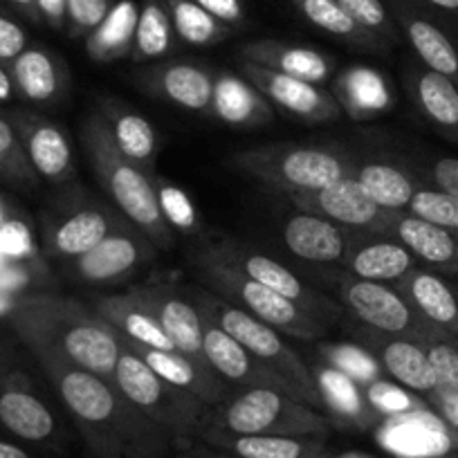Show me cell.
Here are the masks:
<instances>
[{
	"label": "cell",
	"mask_w": 458,
	"mask_h": 458,
	"mask_svg": "<svg viewBox=\"0 0 458 458\" xmlns=\"http://www.w3.org/2000/svg\"><path fill=\"white\" fill-rule=\"evenodd\" d=\"M140 7L133 0L114 3L104 21L86 37V52L95 64H113L131 56Z\"/></svg>",
	"instance_id": "d590c367"
},
{
	"label": "cell",
	"mask_w": 458,
	"mask_h": 458,
	"mask_svg": "<svg viewBox=\"0 0 458 458\" xmlns=\"http://www.w3.org/2000/svg\"><path fill=\"white\" fill-rule=\"evenodd\" d=\"M360 344L367 346L380 362L385 377L398 382L411 394L429 400L436 394V376L425 344L407 337H394L367 328L360 333Z\"/></svg>",
	"instance_id": "e0dca14e"
},
{
	"label": "cell",
	"mask_w": 458,
	"mask_h": 458,
	"mask_svg": "<svg viewBox=\"0 0 458 458\" xmlns=\"http://www.w3.org/2000/svg\"><path fill=\"white\" fill-rule=\"evenodd\" d=\"M200 310V308H198ZM202 346L209 367L236 389H276L293 395L284 377L266 367L257 355L250 353L243 344L236 342L227 330L220 328L207 312H202Z\"/></svg>",
	"instance_id": "2e32d148"
},
{
	"label": "cell",
	"mask_w": 458,
	"mask_h": 458,
	"mask_svg": "<svg viewBox=\"0 0 458 458\" xmlns=\"http://www.w3.org/2000/svg\"><path fill=\"white\" fill-rule=\"evenodd\" d=\"M126 349L133 351L135 355L144 360L162 380H166L169 385L178 386V389L187 391V394L196 395L202 403H207L209 407L223 403L229 395V385L214 371V369L200 367V364L191 362L189 358L180 355L178 351H157V349H144L138 344H131L126 339Z\"/></svg>",
	"instance_id": "4316f807"
},
{
	"label": "cell",
	"mask_w": 458,
	"mask_h": 458,
	"mask_svg": "<svg viewBox=\"0 0 458 458\" xmlns=\"http://www.w3.org/2000/svg\"><path fill=\"white\" fill-rule=\"evenodd\" d=\"M391 236L398 239L418 263L443 276H458V234L418 216L400 211Z\"/></svg>",
	"instance_id": "83f0119b"
},
{
	"label": "cell",
	"mask_w": 458,
	"mask_h": 458,
	"mask_svg": "<svg viewBox=\"0 0 458 458\" xmlns=\"http://www.w3.org/2000/svg\"><path fill=\"white\" fill-rule=\"evenodd\" d=\"M165 5L169 10L175 37L187 46H216L232 34V28L227 23L211 16L193 0H165Z\"/></svg>",
	"instance_id": "ab89813d"
},
{
	"label": "cell",
	"mask_w": 458,
	"mask_h": 458,
	"mask_svg": "<svg viewBox=\"0 0 458 458\" xmlns=\"http://www.w3.org/2000/svg\"><path fill=\"white\" fill-rule=\"evenodd\" d=\"M420 5H425L427 10L436 12V14H443L447 19L458 21V0H418Z\"/></svg>",
	"instance_id": "11a10c76"
},
{
	"label": "cell",
	"mask_w": 458,
	"mask_h": 458,
	"mask_svg": "<svg viewBox=\"0 0 458 458\" xmlns=\"http://www.w3.org/2000/svg\"><path fill=\"white\" fill-rule=\"evenodd\" d=\"M342 306L351 312L367 328L394 337L416 339L420 344H429L440 337L443 330L434 328L427 319H422L411 303L400 294L394 284H377V281H362L355 276L344 275L339 284Z\"/></svg>",
	"instance_id": "9c48e42d"
},
{
	"label": "cell",
	"mask_w": 458,
	"mask_h": 458,
	"mask_svg": "<svg viewBox=\"0 0 458 458\" xmlns=\"http://www.w3.org/2000/svg\"><path fill=\"white\" fill-rule=\"evenodd\" d=\"M207 114L232 129H261L275 122V108L241 72H216Z\"/></svg>",
	"instance_id": "7402d4cb"
},
{
	"label": "cell",
	"mask_w": 458,
	"mask_h": 458,
	"mask_svg": "<svg viewBox=\"0 0 458 458\" xmlns=\"http://www.w3.org/2000/svg\"><path fill=\"white\" fill-rule=\"evenodd\" d=\"M209 257L218 259V261L229 263L234 266L236 270H241L243 275H248L250 279L259 281V284L267 285L270 290H275L281 297L290 299L293 303H297L299 308H303L310 315L319 317L324 321H335L342 312L339 303L330 301L328 297H324L321 293L312 290L310 285L303 284L293 270L279 263L276 259L267 257V254L250 252V250L239 248V245H209V248L202 250Z\"/></svg>",
	"instance_id": "5bb4252c"
},
{
	"label": "cell",
	"mask_w": 458,
	"mask_h": 458,
	"mask_svg": "<svg viewBox=\"0 0 458 458\" xmlns=\"http://www.w3.org/2000/svg\"><path fill=\"white\" fill-rule=\"evenodd\" d=\"M140 90L175 108L207 113L216 83V70L200 61H157L133 74Z\"/></svg>",
	"instance_id": "9a60e30c"
},
{
	"label": "cell",
	"mask_w": 458,
	"mask_h": 458,
	"mask_svg": "<svg viewBox=\"0 0 458 458\" xmlns=\"http://www.w3.org/2000/svg\"><path fill=\"white\" fill-rule=\"evenodd\" d=\"M232 169L284 193L301 196L328 187L355 171L358 162L339 147L308 144H263L229 157Z\"/></svg>",
	"instance_id": "277c9868"
},
{
	"label": "cell",
	"mask_w": 458,
	"mask_h": 458,
	"mask_svg": "<svg viewBox=\"0 0 458 458\" xmlns=\"http://www.w3.org/2000/svg\"><path fill=\"white\" fill-rule=\"evenodd\" d=\"M14 90L32 104H56L68 92L70 74L64 61L43 46H28L10 64Z\"/></svg>",
	"instance_id": "4dcf8cb0"
},
{
	"label": "cell",
	"mask_w": 458,
	"mask_h": 458,
	"mask_svg": "<svg viewBox=\"0 0 458 458\" xmlns=\"http://www.w3.org/2000/svg\"><path fill=\"white\" fill-rule=\"evenodd\" d=\"M92 310L106 324L113 326L126 342L138 344V346H144V349L175 351L174 344L169 342L166 333L162 330L160 321L151 312V308L135 294L133 288L129 293L99 297L95 306H92Z\"/></svg>",
	"instance_id": "f1b7e54d"
},
{
	"label": "cell",
	"mask_w": 458,
	"mask_h": 458,
	"mask_svg": "<svg viewBox=\"0 0 458 458\" xmlns=\"http://www.w3.org/2000/svg\"><path fill=\"white\" fill-rule=\"evenodd\" d=\"M174 41L175 32L165 0H144L129 59H133L135 64H151L169 55Z\"/></svg>",
	"instance_id": "f35d334b"
},
{
	"label": "cell",
	"mask_w": 458,
	"mask_h": 458,
	"mask_svg": "<svg viewBox=\"0 0 458 458\" xmlns=\"http://www.w3.org/2000/svg\"><path fill=\"white\" fill-rule=\"evenodd\" d=\"M427 404L438 413L449 429L458 434V395H431Z\"/></svg>",
	"instance_id": "f5cc1de1"
},
{
	"label": "cell",
	"mask_w": 458,
	"mask_h": 458,
	"mask_svg": "<svg viewBox=\"0 0 458 458\" xmlns=\"http://www.w3.org/2000/svg\"><path fill=\"white\" fill-rule=\"evenodd\" d=\"M205 427L241 436H319L333 429L328 418L276 389H236L209 409ZM202 427V429H205Z\"/></svg>",
	"instance_id": "5b68a950"
},
{
	"label": "cell",
	"mask_w": 458,
	"mask_h": 458,
	"mask_svg": "<svg viewBox=\"0 0 458 458\" xmlns=\"http://www.w3.org/2000/svg\"><path fill=\"white\" fill-rule=\"evenodd\" d=\"M407 214L418 216L427 223H434L458 234V198L443 191V189L418 184L416 193L407 207Z\"/></svg>",
	"instance_id": "ee69618b"
},
{
	"label": "cell",
	"mask_w": 458,
	"mask_h": 458,
	"mask_svg": "<svg viewBox=\"0 0 458 458\" xmlns=\"http://www.w3.org/2000/svg\"><path fill=\"white\" fill-rule=\"evenodd\" d=\"M413 310L443 333L458 335V297L452 281L427 267H413L394 284Z\"/></svg>",
	"instance_id": "f546056e"
},
{
	"label": "cell",
	"mask_w": 458,
	"mask_h": 458,
	"mask_svg": "<svg viewBox=\"0 0 458 458\" xmlns=\"http://www.w3.org/2000/svg\"><path fill=\"white\" fill-rule=\"evenodd\" d=\"M290 202L299 211L324 216L344 229H358V232H371V234L391 236L395 218L400 211H386L364 191L353 174L342 180H335L328 187L317 191L290 196Z\"/></svg>",
	"instance_id": "8fae6325"
},
{
	"label": "cell",
	"mask_w": 458,
	"mask_h": 458,
	"mask_svg": "<svg viewBox=\"0 0 458 458\" xmlns=\"http://www.w3.org/2000/svg\"><path fill=\"white\" fill-rule=\"evenodd\" d=\"M407 86L413 106L449 142H458V83L449 77L416 65L407 72Z\"/></svg>",
	"instance_id": "1f68e13d"
},
{
	"label": "cell",
	"mask_w": 458,
	"mask_h": 458,
	"mask_svg": "<svg viewBox=\"0 0 458 458\" xmlns=\"http://www.w3.org/2000/svg\"><path fill=\"white\" fill-rule=\"evenodd\" d=\"M452 285L454 290H456V297H458V276H452Z\"/></svg>",
	"instance_id": "be15d7a7"
},
{
	"label": "cell",
	"mask_w": 458,
	"mask_h": 458,
	"mask_svg": "<svg viewBox=\"0 0 458 458\" xmlns=\"http://www.w3.org/2000/svg\"><path fill=\"white\" fill-rule=\"evenodd\" d=\"M0 425L25 443H52L56 418L37 394L23 385H10L0 394Z\"/></svg>",
	"instance_id": "e575fe53"
},
{
	"label": "cell",
	"mask_w": 458,
	"mask_h": 458,
	"mask_svg": "<svg viewBox=\"0 0 458 458\" xmlns=\"http://www.w3.org/2000/svg\"><path fill=\"white\" fill-rule=\"evenodd\" d=\"M239 72L261 90L272 104V108H279L293 120L301 124H333L342 117L337 99L333 92L326 90L319 83L303 81V79L288 77V74L275 72V70L261 68L250 61L239 59Z\"/></svg>",
	"instance_id": "4fadbf2b"
},
{
	"label": "cell",
	"mask_w": 458,
	"mask_h": 458,
	"mask_svg": "<svg viewBox=\"0 0 458 458\" xmlns=\"http://www.w3.org/2000/svg\"><path fill=\"white\" fill-rule=\"evenodd\" d=\"M337 3L355 23L380 37L385 43L394 46L398 41L400 30L386 3H382V0H337Z\"/></svg>",
	"instance_id": "bcb514c9"
},
{
	"label": "cell",
	"mask_w": 458,
	"mask_h": 458,
	"mask_svg": "<svg viewBox=\"0 0 458 458\" xmlns=\"http://www.w3.org/2000/svg\"><path fill=\"white\" fill-rule=\"evenodd\" d=\"M353 175L362 184L364 191L386 211H407L418 182L395 165L386 162H367L355 165Z\"/></svg>",
	"instance_id": "74e56055"
},
{
	"label": "cell",
	"mask_w": 458,
	"mask_h": 458,
	"mask_svg": "<svg viewBox=\"0 0 458 458\" xmlns=\"http://www.w3.org/2000/svg\"><path fill=\"white\" fill-rule=\"evenodd\" d=\"M326 458H377V456H373V454L369 452H360V449H346V452H339V454L330 452Z\"/></svg>",
	"instance_id": "94428289"
},
{
	"label": "cell",
	"mask_w": 458,
	"mask_h": 458,
	"mask_svg": "<svg viewBox=\"0 0 458 458\" xmlns=\"http://www.w3.org/2000/svg\"><path fill=\"white\" fill-rule=\"evenodd\" d=\"M281 239L288 252L308 263H342L349 250V229L308 211L285 220Z\"/></svg>",
	"instance_id": "484cf974"
},
{
	"label": "cell",
	"mask_w": 458,
	"mask_h": 458,
	"mask_svg": "<svg viewBox=\"0 0 458 458\" xmlns=\"http://www.w3.org/2000/svg\"><path fill=\"white\" fill-rule=\"evenodd\" d=\"M0 458H32L23 447L10 443V440L0 438Z\"/></svg>",
	"instance_id": "91938a15"
},
{
	"label": "cell",
	"mask_w": 458,
	"mask_h": 458,
	"mask_svg": "<svg viewBox=\"0 0 458 458\" xmlns=\"http://www.w3.org/2000/svg\"><path fill=\"white\" fill-rule=\"evenodd\" d=\"M429 180L431 187H438L458 198V157H436L429 165Z\"/></svg>",
	"instance_id": "f907efd6"
},
{
	"label": "cell",
	"mask_w": 458,
	"mask_h": 458,
	"mask_svg": "<svg viewBox=\"0 0 458 458\" xmlns=\"http://www.w3.org/2000/svg\"><path fill=\"white\" fill-rule=\"evenodd\" d=\"M83 151L92 166L101 191L113 202L133 227L148 236L156 248L169 250L174 245V229L162 216L156 191V175H148L138 165L124 157L110 140L106 122L99 113H92L81 126Z\"/></svg>",
	"instance_id": "3957f363"
},
{
	"label": "cell",
	"mask_w": 458,
	"mask_h": 458,
	"mask_svg": "<svg viewBox=\"0 0 458 458\" xmlns=\"http://www.w3.org/2000/svg\"><path fill=\"white\" fill-rule=\"evenodd\" d=\"M156 245L138 227L122 220L90 252L70 261V275L83 285L110 288L129 281L156 254Z\"/></svg>",
	"instance_id": "30bf717a"
},
{
	"label": "cell",
	"mask_w": 458,
	"mask_h": 458,
	"mask_svg": "<svg viewBox=\"0 0 458 458\" xmlns=\"http://www.w3.org/2000/svg\"><path fill=\"white\" fill-rule=\"evenodd\" d=\"M196 270L202 284H207V288L214 290L220 299L234 303L236 308L257 317L263 324L272 326L281 335H290V337L299 339H317L328 328V321L310 315L290 299L281 297L267 285L250 279L248 275L236 270L234 266L218 261L209 254H198Z\"/></svg>",
	"instance_id": "52a82bcc"
},
{
	"label": "cell",
	"mask_w": 458,
	"mask_h": 458,
	"mask_svg": "<svg viewBox=\"0 0 458 458\" xmlns=\"http://www.w3.org/2000/svg\"><path fill=\"white\" fill-rule=\"evenodd\" d=\"M297 14L312 28L339 38L346 46H353L358 50L369 52H385L389 43L382 41L373 32L364 30L362 25L355 23L346 12L342 10L337 0H290Z\"/></svg>",
	"instance_id": "8d00e7d4"
},
{
	"label": "cell",
	"mask_w": 458,
	"mask_h": 458,
	"mask_svg": "<svg viewBox=\"0 0 458 458\" xmlns=\"http://www.w3.org/2000/svg\"><path fill=\"white\" fill-rule=\"evenodd\" d=\"M99 114L104 117L110 140H113L114 147L120 148L122 156L129 157L133 165L147 171L148 175H156L157 135L151 122L144 114L135 113L133 108L114 99L106 101Z\"/></svg>",
	"instance_id": "836d02e7"
},
{
	"label": "cell",
	"mask_w": 458,
	"mask_h": 458,
	"mask_svg": "<svg viewBox=\"0 0 458 458\" xmlns=\"http://www.w3.org/2000/svg\"><path fill=\"white\" fill-rule=\"evenodd\" d=\"M0 223H3V209H0Z\"/></svg>",
	"instance_id": "03108f58"
},
{
	"label": "cell",
	"mask_w": 458,
	"mask_h": 458,
	"mask_svg": "<svg viewBox=\"0 0 458 458\" xmlns=\"http://www.w3.org/2000/svg\"><path fill=\"white\" fill-rule=\"evenodd\" d=\"M386 7L420 65L458 83V28L452 19L427 10L418 0H389Z\"/></svg>",
	"instance_id": "7c38bea8"
},
{
	"label": "cell",
	"mask_w": 458,
	"mask_h": 458,
	"mask_svg": "<svg viewBox=\"0 0 458 458\" xmlns=\"http://www.w3.org/2000/svg\"><path fill=\"white\" fill-rule=\"evenodd\" d=\"M0 169L12 174L14 178L32 180V182L34 175H37V171L30 165L28 156H25L19 133H16L14 126L7 120H3V117H0Z\"/></svg>",
	"instance_id": "c3c4849f"
},
{
	"label": "cell",
	"mask_w": 458,
	"mask_h": 458,
	"mask_svg": "<svg viewBox=\"0 0 458 458\" xmlns=\"http://www.w3.org/2000/svg\"><path fill=\"white\" fill-rule=\"evenodd\" d=\"M198 440L232 458H326L330 454L319 436H241L205 427Z\"/></svg>",
	"instance_id": "d4e9b609"
},
{
	"label": "cell",
	"mask_w": 458,
	"mask_h": 458,
	"mask_svg": "<svg viewBox=\"0 0 458 458\" xmlns=\"http://www.w3.org/2000/svg\"><path fill=\"white\" fill-rule=\"evenodd\" d=\"M37 7L41 23L56 32L65 30V0H37Z\"/></svg>",
	"instance_id": "db71d44e"
},
{
	"label": "cell",
	"mask_w": 458,
	"mask_h": 458,
	"mask_svg": "<svg viewBox=\"0 0 458 458\" xmlns=\"http://www.w3.org/2000/svg\"><path fill=\"white\" fill-rule=\"evenodd\" d=\"M319 355L321 362L337 369L344 376L353 377L360 386L385 377L377 358L362 344H321Z\"/></svg>",
	"instance_id": "60d3db41"
},
{
	"label": "cell",
	"mask_w": 458,
	"mask_h": 458,
	"mask_svg": "<svg viewBox=\"0 0 458 458\" xmlns=\"http://www.w3.org/2000/svg\"><path fill=\"white\" fill-rule=\"evenodd\" d=\"M436 376L434 395H458V335L443 333L427 344Z\"/></svg>",
	"instance_id": "f6af8a7d"
},
{
	"label": "cell",
	"mask_w": 458,
	"mask_h": 458,
	"mask_svg": "<svg viewBox=\"0 0 458 458\" xmlns=\"http://www.w3.org/2000/svg\"><path fill=\"white\" fill-rule=\"evenodd\" d=\"M12 95H14V81L10 70H5V64H0V101H10Z\"/></svg>",
	"instance_id": "680465c9"
},
{
	"label": "cell",
	"mask_w": 458,
	"mask_h": 458,
	"mask_svg": "<svg viewBox=\"0 0 458 458\" xmlns=\"http://www.w3.org/2000/svg\"><path fill=\"white\" fill-rule=\"evenodd\" d=\"M171 458H232V456L225 452H220V449H214V447H209V445L202 443L200 447H193V449H189V452L175 454V456H171Z\"/></svg>",
	"instance_id": "9f6ffc18"
},
{
	"label": "cell",
	"mask_w": 458,
	"mask_h": 458,
	"mask_svg": "<svg viewBox=\"0 0 458 458\" xmlns=\"http://www.w3.org/2000/svg\"><path fill=\"white\" fill-rule=\"evenodd\" d=\"M236 56L241 61H250V64L261 65V68L303 79V81L319 83V86L328 81L335 70L333 59L326 56L324 52L310 46L279 41V38H257V41L243 43Z\"/></svg>",
	"instance_id": "cb8c5ba5"
},
{
	"label": "cell",
	"mask_w": 458,
	"mask_h": 458,
	"mask_svg": "<svg viewBox=\"0 0 458 458\" xmlns=\"http://www.w3.org/2000/svg\"><path fill=\"white\" fill-rule=\"evenodd\" d=\"M135 294L151 308L162 330L180 355L189 358L200 367H209L202 346V315L193 301L171 285H140Z\"/></svg>",
	"instance_id": "ac0fdd59"
},
{
	"label": "cell",
	"mask_w": 458,
	"mask_h": 458,
	"mask_svg": "<svg viewBox=\"0 0 458 458\" xmlns=\"http://www.w3.org/2000/svg\"><path fill=\"white\" fill-rule=\"evenodd\" d=\"M7 3H10L19 14H23L28 21H32V23H41L37 0H7Z\"/></svg>",
	"instance_id": "6f0895ef"
},
{
	"label": "cell",
	"mask_w": 458,
	"mask_h": 458,
	"mask_svg": "<svg viewBox=\"0 0 458 458\" xmlns=\"http://www.w3.org/2000/svg\"><path fill=\"white\" fill-rule=\"evenodd\" d=\"M41 364L97 458H157L174 443L113 382L64 362Z\"/></svg>",
	"instance_id": "6da1fadb"
},
{
	"label": "cell",
	"mask_w": 458,
	"mask_h": 458,
	"mask_svg": "<svg viewBox=\"0 0 458 458\" xmlns=\"http://www.w3.org/2000/svg\"><path fill=\"white\" fill-rule=\"evenodd\" d=\"M196 306L211 317L223 330H227L236 342H241L252 355H257L270 371L284 377L293 389L294 398L301 400L308 407L321 411V398L317 391L315 377L310 367L301 360V355L294 353L284 339L279 330L263 324L257 317L248 315L245 310L236 308L234 303L225 301L220 297L209 294H198Z\"/></svg>",
	"instance_id": "ba28073f"
},
{
	"label": "cell",
	"mask_w": 458,
	"mask_h": 458,
	"mask_svg": "<svg viewBox=\"0 0 458 458\" xmlns=\"http://www.w3.org/2000/svg\"><path fill=\"white\" fill-rule=\"evenodd\" d=\"M156 191L162 216H165L166 225L174 229V234L178 232V234L191 236L200 232V214H198L196 205L184 189L156 175Z\"/></svg>",
	"instance_id": "b9f144b4"
},
{
	"label": "cell",
	"mask_w": 458,
	"mask_h": 458,
	"mask_svg": "<svg viewBox=\"0 0 458 458\" xmlns=\"http://www.w3.org/2000/svg\"><path fill=\"white\" fill-rule=\"evenodd\" d=\"M113 5V0H65V30L72 38H86Z\"/></svg>",
	"instance_id": "7dc6e473"
},
{
	"label": "cell",
	"mask_w": 458,
	"mask_h": 458,
	"mask_svg": "<svg viewBox=\"0 0 458 458\" xmlns=\"http://www.w3.org/2000/svg\"><path fill=\"white\" fill-rule=\"evenodd\" d=\"M113 385L135 409H140V413H144L174 440H198L209 416V404L162 380L140 355L126 346L114 367Z\"/></svg>",
	"instance_id": "8992f818"
},
{
	"label": "cell",
	"mask_w": 458,
	"mask_h": 458,
	"mask_svg": "<svg viewBox=\"0 0 458 458\" xmlns=\"http://www.w3.org/2000/svg\"><path fill=\"white\" fill-rule=\"evenodd\" d=\"M436 458H458V449L456 452H447V454H443V456H436Z\"/></svg>",
	"instance_id": "6125c7cd"
},
{
	"label": "cell",
	"mask_w": 458,
	"mask_h": 458,
	"mask_svg": "<svg viewBox=\"0 0 458 458\" xmlns=\"http://www.w3.org/2000/svg\"><path fill=\"white\" fill-rule=\"evenodd\" d=\"M333 97L342 114L355 122H367L386 113L394 106V92L385 74L369 65H349L337 72L333 83Z\"/></svg>",
	"instance_id": "d6a6232c"
},
{
	"label": "cell",
	"mask_w": 458,
	"mask_h": 458,
	"mask_svg": "<svg viewBox=\"0 0 458 458\" xmlns=\"http://www.w3.org/2000/svg\"><path fill=\"white\" fill-rule=\"evenodd\" d=\"M317 391L321 398V413L330 420L333 427L342 429L367 431L382 420L376 409L369 404L364 389L353 380L344 376L337 369L321 362L319 367H312Z\"/></svg>",
	"instance_id": "603a6c76"
},
{
	"label": "cell",
	"mask_w": 458,
	"mask_h": 458,
	"mask_svg": "<svg viewBox=\"0 0 458 458\" xmlns=\"http://www.w3.org/2000/svg\"><path fill=\"white\" fill-rule=\"evenodd\" d=\"M196 5L209 12L218 21L227 23L229 28L245 23V5L243 0H193Z\"/></svg>",
	"instance_id": "816d5d0a"
},
{
	"label": "cell",
	"mask_w": 458,
	"mask_h": 458,
	"mask_svg": "<svg viewBox=\"0 0 458 458\" xmlns=\"http://www.w3.org/2000/svg\"><path fill=\"white\" fill-rule=\"evenodd\" d=\"M122 220L126 218L120 211L86 200L47 229V250L55 257L74 261L101 243Z\"/></svg>",
	"instance_id": "44dd1931"
},
{
	"label": "cell",
	"mask_w": 458,
	"mask_h": 458,
	"mask_svg": "<svg viewBox=\"0 0 458 458\" xmlns=\"http://www.w3.org/2000/svg\"><path fill=\"white\" fill-rule=\"evenodd\" d=\"M5 310H7V303L0 301V312H5Z\"/></svg>",
	"instance_id": "e7e4bbea"
},
{
	"label": "cell",
	"mask_w": 458,
	"mask_h": 458,
	"mask_svg": "<svg viewBox=\"0 0 458 458\" xmlns=\"http://www.w3.org/2000/svg\"><path fill=\"white\" fill-rule=\"evenodd\" d=\"M362 389L369 404L376 409V413L380 418H403L429 407L427 400H422L420 395L411 394L409 389L400 386L398 382L386 380V377L371 382V385L362 386Z\"/></svg>",
	"instance_id": "7bdbcfd3"
},
{
	"label": "cell",
	"mask_w": 458,
	"mask_h": 458,
	"mask_svg": "<svg viewBox=\"0 0 458 458\" xmlns=\"http://www.w3.org/2000/svg\"><path fill=\"white\" fill-rule=\"evenodd\" d=\"M342 263L349 276L377 284H398L418 267L416 257L398 239L371 232H360L355 241L349 236V250Z\"/></svg>",
	"instance_id": "d6986e66"
},
{
	"label": "cell",
	"mask_w": 458,
	"mask_h": 458,
	"mask_svg": "<svg viewBox=\"0 0 458 458\" xmlns=\"http://www.w3.org/2000/svg\"><path fill=\"white\" fill-rule=\"evenodd\" d=\"M16 126L25 156L37 175L55 184L68 182L77 175L72 144L64 129L38 114H21Z\"/></svg>",
	"instance_id": "ffe728a7"
},
{
	"label": "cell",
	"mask_w": 458,
	"mask_h": 458,
	"mask_svg": "<svg viewBox=\"0 0 458 458\" xmlns=\"http://www.w3.org/2000/svg\"><path fill=\"white\" fill-rule=\"evenodd\" d=\"M14 324L38 362H64L113 382L122 335L79 299L32 297L21 303Z\"/></svg>",
	"instance_id": "7a4b0ae2"
},
{
	"label": "cell",
	"mask_w": 458,
	"mask_h": 458,
	"mask_svg": "<svg viewBox=\"0 0 458 458\" xmlns=\"http://www.w3.org/2000/svg\"><path fill=\"white\" fill-rule=\"evenodd\" d=\"M28 47L23 25L0 5V64H12Z\"/></svg>",
	"instance_id": "681fc988"
}]
</instances>
